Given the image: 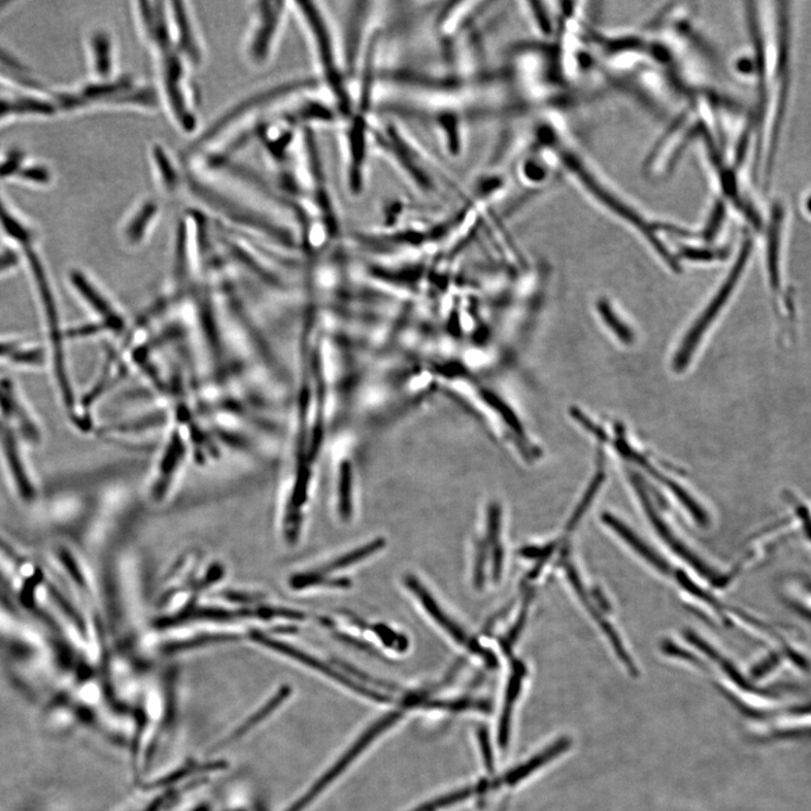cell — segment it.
Returning <instances> with one entry per match:
<instances>
[{
  "instance_id": "7a4b0ae2",
  "label": "cell",
  "mask_w": 811,
  "mask_h": 811,
  "mask_svg": "<svg viewBox=\"0 0 811 811\" xmlns=\"http://www.w3.org/2000/svg\"><path fill=\"white\" fill-rule=\"evenodd\" d=\"M299 5L300 12L311 28L318 59L326 74L327 81L332 89H335L338 98H340L338 100H341L342 105L346 106L349 101L346 99V89L340 83V73H338L330 34L326 22H324L320 12L313 8V4Z\"/></svg>"
},
{
  "instance_id": "277c9868",
  "label": "cell",
  "mask_w": 811,
  "mask_h": 811,
  "mask_svg": "<svg viewBox=\"0 0 811 811\" xmlns=\"http://www.w3.org/2000/svg\"><path fill=\"white\" fill-rule=\"evenodd\" d=\"M0 232L21 254L26 250L37 247V232L0 194Z\"/></svg>"
},
{
  "instance_id": "5b68a950",
  "label": "cell",
  "mask_w": 811,
  "mask_h": 811,
  "mask_svg": "<svg viewBox=\"0 0 811 811\" xmlns=\"http://www.w3.org/2000/svg\"><path fill=\"white\" fill-rule=\"evenodd\" d=\"M404 583L417 596L428 615L450 636H452L459 644L468 646L472 652L477 654L483 653L481 647L475 644V642L471 641L463 630L446 615L443 608L439 607L438 603L416 578L408 577L404 579Z\"/></svg>"
},
{
  "instance_id": "ba28073f",
  "label": "cell",
  "mask_w": 811,
  "mask_h": 811,
  "mask_svg": "<svg viewBox=\"0 0 811 811\" xmlns=\"http://www.w3.org/2000/svg\"><path fill=\"white\" fill-rule=\"evenodd\" d=\"M111 41L106 33L95 32L89 40V53L95 75L106 78L112 70Z\"/></svg>"
},
{
  "instance_id": "9a60e30c",
  "label": "cell",
  "mask_w": 811,
  "mask_h": 811,
  "mask_svg": "<svg viewBox=\"0 0 811 811\" xmlns=\"http://www.w3.org/2000/svg\"><path fill=\"white\" fill-rule=\"evenodd\" d=\"M809 208H810V210H811V203H810V206H809Z\"/></svg>"
},
{
  "instance_id": "4fadbf2b",
  "label": "cell",
  "mask_w": 811,
  "mask_h": 811,
  "mask_svg": "<svg viewBox=\"0 0 811 811\" xmlns=\"http://www.w3.org/2000/svg\"><path fill=\"white\" fill-rule=\"evenodd\" d=\"M22 257L13 247L0 250V276H4L15 269Z\"/></svg>"
},
{
  "instance_id": "30bf717a",
  "label": "cell",
  "mask_w": 811,
  "mask_h": 811,
  "mask_svg": "<svg viewBox=\"0 0 811 811\" xmlns=\"http://www.w3.org/2000/svg\"><path fill=\"white\" fill-rule=\"evenodd\" d=\"M15 180L32 185L47 186L52 181V173L47 165L26 160Z\"/></svg>"
},
{
  "instance_id": "5bb4252c",
  "label": "cell",
  "mask_w": 811,
  "mask_h": 811,
  "mask_svg": "<svg viewBox=\"0 0 811 811\" xmlns=\"http://www.w3.org/2000/svg\"><path fill=\"white\" fill-rule=\"evenodd\" d=\"M601 313L608 325H610L617 335L621 338V340L629 342L631 335L629 331L617 320L616 316L613 315V312L608 306H606L605 303H602L600 306Z\"/></svg>"
},
{
  "instance_id": "9c48e42d",
  "label": "cell",
  "mask_w": 811,
  "mask_h": 811,
  "mask_svg": "<svg viewBox=\"0 0 811 811\" xmlns=\"http://www.w3.org/2000/svg\"><path fill=\"white\" fill-rule=\"evenodd\" d=\"M605 520L607 524H610L613 528H615L616 531L627 541V543L632 546L636 552H638L642 557L647 559L657 569L662 571H668V568H666V564L662 559H659L653 552H651V549H649L644 544H642L641 541H639L638 537H636V535L630 532L624 524H621L613 517H605Z\"/></svg>"
},
{
  "instance_id": "8992f818",
  "label": "cell",
  "mask_w": 811,
  "mask_h": 811,
  "mask_svg": "<svg viewBox=\"0 0 811 811\" xmlns=\"http://www.w3.org/2000/svg\"><path fill=\"white\" fill-rule=\"evenodd\" d=\"M385 547V541L383 538L375 540L374 543L367 544L366 546L351 552L334 561L327 564L322 569L303 574L294 580L293 585L296 588L312 586L317 584L325 573L343 569L348 566L354 565L364 558L372 556Z\"/></svg>"
},
{
  "instance_id": "3957f363",
  "label": "cell",
  "mask_w": 811,
  "mask_h": 811,
  "mask_svg": "<svg viewBox=\"0 0 811 811\" xmlns=\"http://www.w3.org/2000/svg\"><path fill=\"white\" fill-rule=\"evenodd\" d=\"M279 8L280 4L277 9H262L259 4L256 11L246 40V56L254 64H263L273 51L283 13Z\"/></svg>"
},
{
  "instance_id": "52a82bcc",
  "label": "cell",
  "mask_w": 811,
  "mask_h": 811,
  "mask_svg": "<svg viewBox=\"0 0 811 811\" xmlns=\"http://www.w3.org/2000/svg\"><path fill=\"white\" fill-rule=\"evenodd\" d=\"M567 748H569V740L564 739L559 740L549 748L548 750L544 751L543 753H540L537 756L531 759L530 761L522 764L520 767H517L506 776V783L509 785H518L519 783L526 779L528 776H530L533 772L537 771L540 767H543V765L552 762L555 760L558 755L562 754Z\"/></svg>"
},
{
  "instance_id": "8fae6325",
  "label": "cell",
  "mask_w": 811,
  "mask_h": 811,
  "mask_svg": "<svg viewBox=\"0 0 811 811\" xmlns=\"http://www.w3.org/2000/svg\"><path fill=\"white\" fill-rule=\"evenodd\" d=\"M3 359L16 363L38 364L41 360V352L38 349H23L12 342H0V360Z\"/></svg>"
},
{
  "instance_id": "6da1fadb",
  "label": "cell",
  "mask_w": 811,
  "mask_h": 811,
  "mask_svg": "<svg viewBox=\"0 0 811 811\" xmlns=\"http://www.w3.org/2000/svg\"><path fill=\"white\" fill-rule=\"evenodd\" d=\"M752 250V242L748 241L746 244H743L740 256L738 257V261L733 269L731 275L727 279L726 283L722 288V290L718 292L716 298L712 303L709 304L707 310L704 312L702 317L697 322L695 326L690 330L688 337L686 338V341L680 349V352L678 356L675 359V368L676 370H682L686 367L693 354V351L698 347L702 335L704 331L709 328L710 324H712L719 312L725 306V303L727 302L729 295L734 291V288L738 281V278L740 277L742 273L743 266L747 264V259L751 254Z\"/></svg>"
},
{
  "instance_id": "7c38bea8",
  "label": "cell",
  "mask_w": 811,
  "mask_h": 811,
  "mask_svg": "<svg viewBox=\"0 0 811 811\" xmlns=\"http://www.w3.org/2000/svg\"><path fill=\"white\" fill-rule=\"evenodd\" d=\"M340 513L344 520H349L352 515L351 480L347 473L340 485Z\"/></svg>"
}]
</instances>
